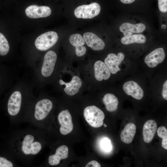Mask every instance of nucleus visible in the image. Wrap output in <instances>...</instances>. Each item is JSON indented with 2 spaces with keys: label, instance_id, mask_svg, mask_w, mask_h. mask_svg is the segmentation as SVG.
I'll return each mask as SVG.
<instances>
[{
  "label": "nucleus",
  "instance_id": "obj_31",
  "mask_svg": "<svg viewBox=\"0 0 167 167\" xmlns=\"http://www.w3.org/2000/svg\"><path fill=\"white\" fill-rule=\"evenodd\" d=\"M104 126L105 127H106L107 126V125L105 124H104Z\"/></svg>",
  "mask_w": 167,
  "mask_h": 167
},
{
  "label": "nucleus",
  "instance_id": "obj_20",
  "mask_svg": "<svg viewBox=\"0 0 167 167\" xmlns=\"http://www.w3.org/2000/svg\"><path fill=\"white\" fill-rule=\"evenodd\" d=\"M102 100L107 111L112 112L117 109L119 103L118 101L113 94H106L104 96Z\"/></svg>",
  "mask_w": 167,
  "mask_h": 167
},
{
  "label": "nucleus",
  "instance_id": "obj_15",
  "mask_svg": "<svg viewBox=\"0 0 167 167\" xmlns=\"http://www.w3.org/2000/svg\"><path fill=\"white\" fill-rule=\"evenodd\" d=\"M70 43L75 47V52L76 55L81 57L84 55L86 52V49L84 46L85 41L82 36L79 33L71 35L69 38Z\"/></svg>",
  "mask_w": 167,
  "mask_h": 167
},
{
  "label": "nucleus",
  "instance_id": "obj_8",
  "mask_svg": "<svg viewBox=\"0 0 167 167\" xmlns=\"http://www.w3.org/2000/svg\"><path fill=\"white\" fill-rule=\"evenodd\" d=\"M22 95L18 91L14 92L10 97L7 104V110L11 116L16 115L19 112L21 105Z\"/></svg>",
  "mask_w": 167,
  "mask_h": 167
},
{
  "label": "nucleus",
  "instance_id": "obj_25",
  "mask_svg": "<svg viewBox=\"0 0 167 167\" xmlns=\"http://www.w3.org/2000/svg\"><path fill=\"white\" fill-rule=\"evenodd\" d=\"M13 163L6 158L0 157V167H12Z\"/></svg>",
  "mask_w": 167,
  "mask_h": 167
},
{
  "label": "nucleus",
  "instance_id": "obj_13",
  "mask_svg": "<svg viewBox=\"0 0 167 167\" xmlns=\"http://www.w3.org/2000/svg\"><path fill=\"white\" fill-rule=\"evenodd\" d=\"M59 82L61 85H65L64 91L69 96H73L77 93L82 85V81L77 76H73L69 82H65L62 79L59 80Z\"/></svg>",
  "mask_w": 167,
  "mask_h": 167
},
{
  "label": "nucleus",
  "instance_id": "obj_5",
  "mask_svg": "<svg viewBox=\"0 0 167 167\" xmlns=\"http://www.w3.org/2000/svg\"><path fill=\"white\" fill-rule=\"evenodd\" d=\"M53 106L52 102L48 99H43L38 101L35 107V119L38 121L44 119L51 110Z\"/></svg>",
  "mask_w": 167,
  "mask_h": 167
},
{
  "label": "nucleus",
  "instance_id": "obj_23",
  "mask_svg": "<svg viewBox=\"0 0 167 167\" xmlns=\"http://www.w3.org/2000/svg\"><path fill=\"white\" fill-rule=\"evenodd\" d=\"M158 136L162 138L161 143L162 147L165 149H167V130L164 126H160L157 130Z\"/></svg>",
  "mask_w": 167,
  "mask_h": 167
},
{
  "label": "nucleus",
  "instance_id": "obj_30",
  "mask_svg": "<svg viewBox=\"0 0 167 167\" xmlns=\"http://www.w3.org/2000/svg\"><path fill=\"white\" fill-rule=\"evenodd\" d=\"M17 0H8V2L11 5L14 4Z\"/></svg>",
  "mask_w": 167,
  "mask_h": 167
},
{
  "label": "nucleus",
  "instance_id": "obj_12",
  "mask_svg": "<svg viewBox=\"0 0 167 167\" xmlns=\"http://www.w3.org/2000/svg\"><path fill=\"white\" fill-rule=\"evenodd\" d=\"M125 92L135 99L139 100L142 98L144 93L141 87L135 82L130 81L125 83L123 87Z\"/></svg>",
  "mask_w": 167,
  "mask_h": 167
},
{
  "label": "nucleus",
  "instance_id": "obj_26",
  "mask_svg": "<svg viewBox=\"0 0 167 167\" xmlns=\"http://www.w3.org/2000/svg\"><path fill=\"white\" fill-rule=\"evenodd\" d=\"M167 0H158V7L160 11L163 13L167 11Z\"/></svg>",
  "mask_w": 167,
  "mask_h": 167
},
{
  "label": "nucleus",
  "instance_id": "obj_28",
  "mask_svg": "<svg viewBox=\"0 0 167 167\" xmlns=\"http://www.w3.org/2000/svg\"><path fill=\"white\" fill-rule=\"evenodd\" d=\"M86 167H100V164L97 161L94 160L92 161L88 162L85 166Z\"/></svg>",
  "mask_w": 167,
  "mask_h": 167
},
{
  "label": "nucleus",
  "instance_id": "obj_16",
  "mask_svg": "<svg viewBox=\"0 0 167 167\" xmlns=\"http://www.w3.org/2000/svg\"><path fill=\"white\" fill-rule=\"evenodd\" d=\"M157 129L156 121L150 120L146 121L143 127V137L144 141L146 143H150L152 140Z\"/></svg>",
  "mask_w": 167,
  "mask_h": 167
},
{
  "label": "nucleus",
  "instance_id": "obj_19",
  "mask_svg": "<svg viewBox=\"0 0 167 167\" xmlns=\"http://www.w3.org/2000/svg\"><path fill=\"white\" fill-rule=\"evenodd\" d=\"M136 132V126L132 123L127 124L122 131L120 135L121 141L129 144L133 141Z\"/></svg>",
  "mask_w": 167,
  "mask_h": 167
},
{
  "label": "nucleus",
  "instance_id": "obj_17",
  "mask_svg": "<svg viewBox=\"0 0 167 167\" xmlns=\"http://www.w3.org/2000/svg\"><path fill=\"white\" fill-rule=\"evenodd\" d=\"M68 155L67 147L65 145H61L57 149L55 154L49 157L48 163L51 165H57L59 163L61 160L67 158Z\"/></svg>",
  "mask_w": 167,
  "mask_h": 167
},
{
  "label": "nucleus",
  "instance_id": "obj_9",
  "mask_svg": "<svg viewBox=\"0 0 167 167\" xmlns=\"http://www.w3.org/2000/svg\"><path fill=\"white\" fill-rule=\"evenodd\" d=\"M165 53L163 48L156 49L145 57L144 62L151 68L156 66L158 64L162 62L165 58Z\"/></svg>",
  "mask_w": 167,
  "mask_h": 167
},
{
  "label": "nucleus",
  "instance_id": "obj_18",
  "mask_svg": "<svg viewBox=\"0 0 167 167\" xmlns=\"http://www.w3.org/2000/svg\"><path fill=\"white\" fill-rule=\"evenodd\" d=\"M146 29L145 25L142 23L133 24L129 23H125L121 25L119 27L120 31L122 32L125 36H129L135 33H141Z\"/></svg>",
  "mask_w": 167,
  "mask_h": 167
},
{
  "label": "nucleus",
  "instance_id": "obj_3",
  "mask_svg": "<svg viewBox=\"0 0 167 167\" xmlns=\"http://www.w3.org/2000/svg\"><path fill=\"white\" fill-rule=\"evenodd\" d=\"M101 10L100 5L94 2L89 4L84 5L77 7L75 10L74 14L78 18L92 19L97 15Z\"/></svg>",
  "mask_w": 167,
  "mask_h": 167
},
{
  "label": "nucleus",
  "instance_id": "obj_6",
  "mask_svg": "<svg viewBox=\"0 0 167 167\" xmlns=\"http://www.w3.org/2000/svg\"><path fill=\"white\" fill-rule=\"evenodd\" d=\"M57 59V55L54 51L49 50L45 54L41 69L42 75L45 77L50 76L53 73Z\"/></svg>",
  "mask_w": 167,
  "mask_h": 167
},
{
  "label": "nucleus",
  "instance_id": "obj_29",
  "mask_svg": "<svg viewBox=\"0 0 167 167\" xmlns=\"http://www.w3.org/2000/svg\"><path fill=\"white\" fill-rule=\"evenodd\" d=\"M122 3L124 4H130L132 3L135 0H120Z\"/></svg>",
  "mask_w": 167,
  "mask_h": 167
},
{
  "label": "nucleus",
  "instance_id": "obj_27",
  "mask_svg": "<svg viewBox=\"0 0 167 167\" xmlns=\"http://www.w3.org/2000/svg\"><path fill=\"white\" fill-rule=\"evenodd\" d=\"M162 96L163 98L167 100V81L166 80L163 85L162 92Z\"/></svg>",
  "mask_w": 167,
  "mask_h": 167
},
{
  "label": "nucleus",
  "instance_id": "obj_7",
  "mask_svg": "<svg viewBox=\"0 0 167 167\" xmlns=\"http://www.w3.org/2000/svg\"><path fill=\"white\" fill-rule=\"evenodd\" d=\"M58 120L60 125V133L66 135L70 133L73 127L71 115L68 110L60 112L58 116Z\"/></svg>",
  "mask_w": 167,
  "mask_h": 167
},
{
  "label": "nucleus",
  "instance_id": "obj_4",
  "mask_svg": "<svg viewBox=\"0 0 167 167\" xmlns=\"http://www.w3.org/2000/svg\"><path fill=\"white\" fill-rule=\"evenodd\" d=\"M42 148L41 143L35 141L34 137L32 135L28 134L25 136L22 141L21 149L25 155H35L38 154Z\"/></svg>",
  "mask_w": 167,
  "mask_h": 167
},
{
  "label": "nucleus",
  "instance_id": "obj_22",
  "mask_svg": "<svg viewBox=\"0 0 167 167\" xmlns=\"http://www.w3.org/2000/svg\"><path fill=\"white\" fill-rule=\"evenodd\" d=\"M10 45L5 36L0 32V55L5 56L8 53Z\"/></svg>",
  "mask_w": 167,
  "mask_h": 167
},
{
  "label": "nucleus",
  "instance_id": "obj_21",
  "mask_svg": "<svg viewBox=\"0 0 167 167\" xmlns=\"http://www.w3.org/2000/svg\"><path fill=\"white\" fill-rule=\"evenodd\" d=\"M121 41L124 45H129L135 43L143 44L146 42V38L143 34H134L124 36L121 38Z\"/></svg>",
  "mask_w": 167,
  "mask_h": 167
},
{
  "label": "nucleus",
  "instance_id": "obj_1",
  "mask_svg": "<svg viewBox=\"0 0 167 167\" xmlns=\"http://www.w3.org/2000/svg\"><path fill=\"white\" fill-rule=\"evenodd\" d=\"M57 33L54 31H49L38 35L35 38L34 45L37 49L45 51L53 46L58 39Z\"/></svg>",
  "mask_w": 167,
  "mask_h": 167
},
{
  "label": "nucleus",
  "instance_id": "obj_2",
  "mask_svg": "<svg viewBox=\"0 0 167 167\" xmlns=\"http://www.w3.org/2000/svg\"><path fill=\"white\" fill-rule=\"evenodd\" d=\"M84 116L87 122L92 127L98 128L103 124L104 113L95 105L86 107L84 110Z\"/></svg>",
  "mask_w": 167,
  "mask_h": 167
},
{
  "label": "nucleus",
  "instance_id": "obj_24",
  "mask_svg": "<svg viewBox=\"0 0 167 167\" xmlns=\"http://www.w3.org/2000/svg\"><path fill=\"white\" fill-rule=\"evenodd\" d=\"M99 145L101 150L104 152H109L111 151L112 145L111 141L107 138H102L100 142Z\"/></svg>",
  "mask_w": 167,
  "mask_h": 167
},
{
  "label": "nucleus",
  "instance_id": "obj_10",
  "mask_svg": "<svg viewBox=\"0 0 167 167\" xmlns=\"http://www.w3.org/2000/svg\"><path fill=\"white\" fill-rule=\"evenodd\" d=\"M124 58V55L122 53H119L118 55L113 53L108 54L104 60V63L108 67L111 73L116 74L120 71L119 66Z\"/></svg>",
  "mask_w": 167,
  "mask_h": 167
},
{
  "label": "nucleus",
  "instance_id": "obj_14",
  "mask_svg": "<svg viewBox=\"0 0 167 167\" xmlns=\"http://www.w3.org/2000/svg\"><path fill=\"white\" fill-rule=\"evenodd\" d=\"M94 76L98 81L108 79L111 72L106 64L101 61L98 60L94 64Z\"/></svg>",
  "mask_w": 167,
  "mask_h": 167
},
{
  "label": "nucleus",
  "instance_id": "obj_11",
  "mask_svg": "<svg viewBox=\"0 0 167 167\" xmlns=\"http://www.w3.org/2000/svg\"><path fill=\"white\" fill-rule=\"evenodd\" d=\"M83 37L87 45L93 50H100L104 48V42L94 33L86 32L83 34Z\"/></svg>",
  "mask_w": 167,
  "mask_h": 167
}]
</instances>
